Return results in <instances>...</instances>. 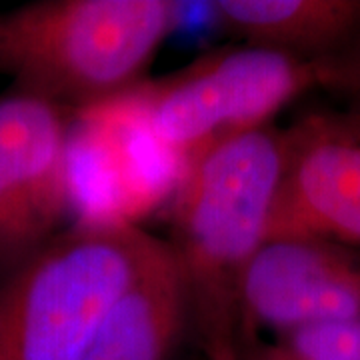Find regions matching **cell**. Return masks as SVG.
<instances>
[{
    "mask_svg": "<svg viewBox=\"0 0 360 360\" xmlns=\"http://www.w3.org/2000/svg\"><path fill=\"white\" fill-rule=\"evenodd\" d=\"M245 360H274L270 356V352L264 347V342L262 340H250L248 345H246V352H245Z\"/></svg>",
    "mask_w": 360,
    "mask_h": 360,
    "instance_id": "11",
    "label": "cell"
},
{
    "mask_svg": "<svg viewBox=\"0 0 360 360\" xmlns=\"http://www.w3.org/2000/svg\"><path fill=\"white\" fill-rule=\"evenodd\" d=\"M155 240L134 224H72L52 238L0 281V360H84Z\"/></svg>",
    "mask_w": 360,
    "mask_h": 360,
    "instance_id": "3",
    "label": "cell"
},
{
    "mask_svg": "<svg viewBox=\"0 0 360 360\" xmlns=\"http://www.w3.org/2000/svg\"><path fill=\"white\" fill-rule=\"evenodd\" d=\"M284 144L264 243L328 240L360 248V118H302L284 130Z\"/></svg>",
    "mask_w": 360,
    "mask_h": 360,
    "instance_id": "6",
    "label": "cell"
},
{
    "mask_svg": "<svg viewBox=\"0 0 360 360\" xmlns=\"http://www.w3.org/2000/svg\"><path fill=\"white\" fill-rule=\"evenodd\" d=\"M345 82L342 65L245 44L142 82L132 96L156 141L188 168L222 142L270 127L286 104L312 89L345 90Z\"/></svg>",
    "mask_w": 360,
    "mask_h": 360,
    "instance_id": "4",
    "label": "cell"
},
{
    "mask_svg": "<svg viewBox=\"0 0 360 360\" xmlns=\"http://www.w3.org/2000/svg\"><path fill=\"white\" fill-rule=\"evenodd\" d=\"M245 321L276 335L314 322L360 324V248L328 240L264 243L248 266Z\"/></svg>",
    "mask_w": 360,
    "mask_h": 360,
    "instance_id": "7",
    "label": "cell"
},
{
    "mask_svg": "<svg viewBox=\"0 0 360 360\" xmlns=\"http://www.w3.org/2000/svg\"><path fill=\"white\" fill-rule=\"evenodd\" d=\"M210 6L246 46L347 68L360 52V0H219Z\"/></svg>",
    "mask_w": 360,
    "mask_h": 360,
    "instance_id": "9",
    "label": "cell"
},
{
    "mask_svg": "<svg viewBox=\"0 0 360 360\" xmlns=\"http://www.w3.org/2000/svg\"><path fill=\"white\" fill-rule=\"evenodd\" d=\"M188 322L176 250L156 238L141 269L106 310L84 360H170Z\"/></svg>",
    "mask_w": 360,
    "mask_h": 360,
    "instance_id": "8",
    "label": "cell"
},
{
    "mask_svg": "<svg viewBox=\"0 0 360 360\" xmlns=\"http://www.w3.org/2000/svg\"><path fill=\"white\" fill-rule=\"evenodd\" d=\"M70 116L20 90L0 98V281L56 238L70 214Z\"/></svg>",
    "mask_w": 360,
    "mask_h": 360,
    "instance_id": "5",
    "label": "cell"
},
{
    "mask_svg": "<svg viewBox=\"0 0 360 360\" xmlns=\"http://www.w3.org/2000/svg\"><path fill=\"white\" fill-rule=\"evenodd\" d=\"M352 90L360 92V52L352 60Z\"/></svg>",
    "mask_w": 360,
    "mask_h": 360,
    "instance_id": "12",
    "label": "cell"
},
{
    "mask_svg": "<svg viewBox=\"0 0 360 360\" xmlns=\"http://www.w3.org/2000/svg\"><path fill=\"white\" fill-rule=\"evenodd\" d=\"M179 20L167 0H40L0 14V72L75 115L144 82Z\"/></svg>",
    "mask_w": 360,
    "mask_h": 360,
    "instance_id": "2",
    "label": "cell"
},
{
    "mask_svg": "<svg viewBox=\"0 0 360 360\" xmlns=\"http://www.w3.org/2000/svg\"><path fill=\"white\" fill-rule=\"evenodd\" d=\"M274 360H360V324L314 322L264 342Z\"/></svg>",
    "mask_w": 360,
    "mask_h": 360,
    "instance_id": "10",
    "label": "cell"
},
{
    "mask_svg": "<svg viewBox=\"0 0 360 360\" xmlns=\"http://www.w3.org/2000/svg\"><path fill=\"white\" fill-rule=\"evenodd\" d=\"M284 130L236 136L194 160L170 200L188 319L206 360H245V281L264 245L284 168Z\"/></svg>",
    "mask_w": 360,
    "mask_h": 360,
    "instance_id": "1",
    "label": "cell"
}]
</instances>
